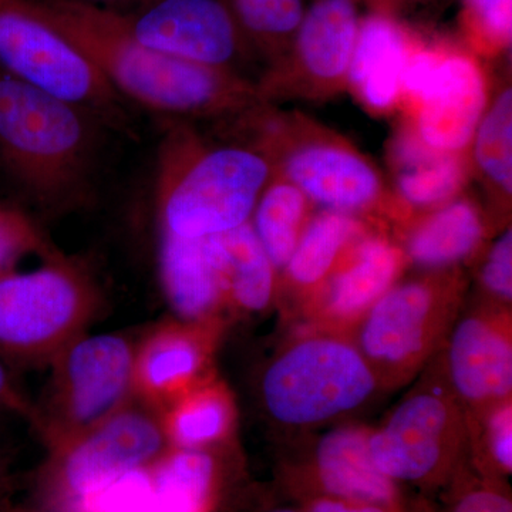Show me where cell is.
Segmentation results:
<instances>
[{"label":"cell","mask_w":512,"mask_h":512,"mask_svg":"<svg viewBox=\"0 0 512 512\" xmlns=\"http://www.w3.org/2000/svg\"><path fill=\"white\" fill-rule=\"evenodd\" d=\"M79 47L121 99L177 121L241 119L264 106L258 84L239 74L184 62L144 46L116 12L76 0H33Z\"/></svg>","instance_id":"obj_1"},{"label":"cell","mask_w":512,"mask_h":512,"mask_svg":"<svg viewBox=\"0 0 512 512\" xmlns=\"http://www.w3.org/2000/svg\"><path fill=\"white\" fill-rule=\"evenodd\" d=\"M272 175L271 160L256 144L208 143L173 121L158 150L160 232L207 239L247 224Z\"/></svg>","instance_id":"obj_2"},{"label":"cell","mask_w":512,"mask_h":512,"mask_svg":"<svg viewBox=\"0 0 512 512\" xmlns=\"http://www.w3.org/2000/svg\"><path fill=\"white\" fill-rule=\"evenodd\" d=\"M83 113L18 79H0V151L46 207L73 200L86 183L90 133Z\"/></svg>","instance_id":"obj_3"},{"label":"cell","mask_w":512,"mask_h":512,"mask_svg":"<svg viewBox=\"0 0 512 512\" xmlns=\"http://www.w3.org/2000/svg\"><path fill=\"white\" fill-rule=\"evenodd\" d=\"M256 146L281 175L320 210L357 215L389 202L382 174L345 138L301 116H266L264 106L251 113Z\"/></svg>","instance_id":"obj_4"},{"label":"cell","mask_w":512,"mask_h":512,"mask_svg":"<svg viewBox=\"0 0 512 512\" xmlns=\"http://www.w3.org/2000/svg\"><path fill=\"white\" fill-rule=\"evenodd\" d=\"M170 448L161 412L131 400L103 423L50 450L37 478L36 504L84 512L97 495L153 466Z\"/></svg>","instance_id":"obj_5"},{"label":"cell","mask_w":512,"mask_h":512,"mask_svg":"<svg viewBox=\"0 0 512 512\" xmlns=\"http://www.w3.org/2000/svg\"><path fill=\"white\" fill-rule=\"evenodd\" d=\"M99 292L83 266L56 254L28 272L0 275V359L53 360L92 320Z\"/></svg>","instance_id":"obj_6"},{"label":"cell","mask_w":512,"mask_h":512,"mask_svg":"<svg viewBox=\"0 0 512 512\" xmlns=\"http://www.w3.org/2000/svg\"><path fill=\"white\" fill-rule=\"evenodd\" d=\"M0 64L36 87L114 126H126L123 99L33 0H0Z\"/></svg>","instance_id":"obj_7"},{"label":"cell","mask_w":512,"mask_h":512,"mask_svg":"<svg viewBox=\"0 0 512 512\" xmlns=\"http://www.w3.org/2000/svg\"><path fill=\"white\" fill-rule=\"evenodd\" d=\"M136 349L120 335H82L53 357V375L32 419L50 450L76 439L131 402Z\"/></svg>","instance_id":"obj_8"},{"label":"cell","mask_w":512,"mask_h":512,"mask_svg":"<svg viewBox=\"0 0 512 512\" xmlns=\"http://www.w3.org/2000/svg\"><path fill=\"white\" fill-rule=\"evenodd\" d=\"M375 387L359 350L342 340L312 338L276 357L262 379V397L275 420L308 426L356 409Z\"/></svg>","instance_id":"obj_9"},{"label":"cell","mask_w":512,"mask_h":512,"mask_svg":"<svg viewBox=\"0 0 512 512\" xmlns=\"http://www.w3.org/2000/svg\"><path fill=\"white\" fill-rule=\"evenodd\" d=\"M116 15L150 49L244 76L238 64L249 46L227 0H147L133 12Z\"/></svg>","instance_id":"obj_10"},{"label":"cell","mask_w":512,"mask_h":512,"mask_svg":"<svg viewBox=\"0 0 512 512\" xmlns=\"http://www.w3.org/2000/svg\"><path fill=\"white\" fill-rule=\"evenodd\" d=\"M458 426L448 400L416 394L397 407L382 429L370 433V456L393 483H446L457 473Z\"/></svg>","instance_id":"obj_11"},{"label":"cell","mask_w":512,"mask_h":512,"mask_svg":"<svg viewBox=\"0 0 512 512\" xmlns=\"http://www.w3.org/2000/svg\"><path fill=\"white\" fill-rule=\"evenodd\" d=\"M356 0H315L305 10L291 57L258 82L262 97L278 94L289 82L309 96H326L348 83L350 60L360 28Z\"/></svg>","instance_id":"obj_12"},{"label":"cell","mask_w":512,"mask_h":512,"mask_svg":"<svg viewBox=\"0 0 512 512\" xmlns=\"http://www.w3.org/2000/svg\"><path fill=\"white\" fill-rule=\"evenodd\" d=\"M488 104L487 79L476 57L444 47L406 121L427 147L440 153H468Z\"/></svg>","instance_id":"obj_13"},{"label":"cell","mask_w":512,"mask_h":512,"mask_svg":"<svg viewBox=\"0 0 512 512\" xmlns=\"http://www.w3.org/2000/svg\"><path fill=\"white\" fill-rule=\"evenodd\" d=\"M444 289L439 281L393 285L367 311L360 346L372 363L384 367L414 365L439 330Z\"/></svg>","instance_id":"obj_14"},{"label":"cell","mask_w":512,"mask_h":512,"mask_svg":"<svg viewBox=\"0 0 512 512\" xmlns=\"http://www.w3.org/2000/svg\"><path fill=\"white\" fill-rule=\"evenodd\" d=\"M370 433L342 427L323 436L311 466L296 481L305 498L330 497L400 508L397 484L373 463ZM303 498V500H305Z\"/></svg>","instance_id":"obj_15"},{"label":"cell","mask_w":512,"mask_h":512,"mask_svg":"<svg viewBox=\"0 0 512 512\" xmlns=\"http://www.w3.org/2000/svg\"><path fill=\"white\" fill-rule=\"evenodd\" d=\"M414 39L393 16L375 12L360 20L348 83L367 110L387 114L399 107L404 67Z\"/></svg>","instance_id":"obj_16"},{"label":"cell","mask_w":512,"mask_h":512,"mask_svg":"<svg viewBox=\"0 0 512 512\" xmlns=\"http://www.w3.org/2000/svg\"><path fill=\"white\" fill-rule=\"evenodd\" d=\"M394 201L410 211H430L460 197L470 177L468 153H440L427 147L409 123L396 131L389 147Z\"/></svg>","instance_id":"obj_17"},{"label":"cell","mask_w":512,"mask_h":512,"mask_svg":"<svg viewBox=\"0 0 512 512\" xmlns=\"http://www.w3.org/2000/svg\"><path fill=\"white\" fill-rule=\"evenodd\" d=\"M197 323H163L148 333L134 360V393L143 402L163 410L197 386L207 359Z\"/></svg>","instance_id":"obj_18"},{"label":"cell","mask_w":512,"mask_h":512,"mask_svg":"<svg viewBox=\"0 0 512 512\" xmlns=\"http://www.w3.org/2000/svg\"><path fill=\"white\" fill-rule=\"evenodd\" d=\"M448 365L454 387L468 402H490L511 393V342L488 319L467 318L458 323Z\"/></svg>","instance_id":"obj_19"},{"label":"cell","mask_w":512,"mask_h":512,"mask_svg":"<svg viewBox=\"0 0 512 512\" xmlns=\"http://www.w3.org/2000/svg\"><path fill=\"white\" fill-rule=\"evenodd\" d=\"M348 261L330 276L325 289V311L332 318L353 319L389 291L402 272L404 251L383 237L362 235L352 245Z\"/></svg>","instance_id":"obj_20"},{"label":"cell","mask_w":512,"mask_h":512,"mask_svg":"<svg viewBox=\"0 0 512 512\" xmlns=\"http://www.w3.org/2000/svg\"><path fill=\"white\" fill-rule=\"evenodd\" d=\"M158 265L165 298L183 322L200 325L225 305L205 239L178 238L160 232Z\"/></svg>","instance_id":"obj_21"},{"label":"cell","mask_w":512,"mask_h":512,"mask_svg":"<svg viewBox=\"0 0 512 512\" xmlns=\"http://www.w3.org/2000/svg\"><path fill=\"white\" fill-rule=\"evenodd\" d=\"M484 215L467 197H457L419 218L406 239V255L427 269H443L470 258L485 238Z\"/></svg>","instance_id":"obj_22"},{"label":"cell","mask_w":512,"mask_h":512,"mask_svg":"<svg viewBox=\"0 0 512 512\" xmlns=\"http://www.w3.org/2000/svg\"><path fill=\"white\" fill-rule=\"evenodd\" d=\"M205 242L225 303L248 312L265 309L274 295L275 268L251 221Z\"/></svg>","instance_id":"obj_23"},{"label":"cell","mask_w":512,"mask_h":512,"mask_svg":"<svg viewBox=\"0 0 512 512\" xmlns=\"http://www.w3.org/2000/svg\"><path fill=\"white\" fill-rule=\"evenodd\" d=\"M160 512H210L218 467L207 450L170 448L148 467Z\"/></svg>","instance_id":"obj_24"},{"label":"cell","mask_w":512,"mask_h":512,"mask_svg":"<svg viewBox=\"0 0 512 512\" xmlns=\"http://www.w3.org/2000/svg\"><path fill=\"white\" fill-rule=\"evenodd\" d=\"M362 235L363 224L356 215L330 210L312 214L284 268L286 276L301 288L322 284Z\"/></svg>","instance_id":"obj_25"},{"label":"cell","mask_w":512,"mask_h":512,"mask_svg":"<svg viewBox=\"0 0 512 512\" xmlns=\"http://www.w3.org/2000/svg\"><path fill=\"white\" fill-rule=\"evenodd\" d=\"M312 207L308 197L281 175H272L266 184L251 225L275 271H284L311 218Z\"/></svg>","instance_id":"obj_26"},{"label":"cell","mask_w":512,"mask_h":512,"mask_svg":"<svg viewBox=\"0 0 512 512\" xmlns=\"http://www.w3.org/2000/svg\"><path fill=\"white\" fill-rule=\"evenodd\" d=\"M171 448L207 450L228 433L232 406L218 384L198 383L161 410Z\"/></svg>","instance_id":"obj_27"},{"label":"cell","mask_w":512,"mask_h":512,"mask_svg":"<svg viewBox=\"0 0 512 512\" xmlns=\"http://www.w3.org/2000/svg\"><path fill=\"white\" fill-rule=\"evenodd\" d=\"M471 167L485 185L510 201L512 194V90L505 86L490 100L468 148Z\"/></svg>","instance_id":"obj_28"},{"label":"cell","mask_w":512,"mask_h":512,"mask_svg":"<svg viewBox=\"0 0 512 512\" xmlns=\"http://www.w3.org/2000/svg\"><path fill=\"white\" fill-rule=\"evenodd\" d=\"M249 47L279 66L291 50L293 37L305 15L303 0H227Z\"/></svg>","instance_id":"obj_29"},{"label":"cell","mask_w":512,"mask_h":512,"mask_svg":"<svg viewBox=\"0 0 512 512\" xmlns=\"http://www.w3.org/2000/svg\"><path fill=\"white\" fill-rule=\"evenodd\" d=\"M464 25L477 52L498 55L511 45L512 0H464Z\"/></svg>","instance_id":"obj_30"},{"label":"cell","mask_w":512,"mask_h":512,"mask_svg":"<svg viewBox=\"0 0 512 512\" xmlns=\"http://www.w3.org/2000/svg\"><path fill=\"white\" fill-rule=\"evenodd\" d=\"M29 254L47 258L56 252L25 212L0 204V275L12 271V266Z\"/></svg>","instance_id":"obj_31"},{"label":"cell","mask_w":512,"mask_h":512,"mask_svg":"<svg viewBox=\"0 0 512 512\" xmlns=\"http://www.w3.org/2000/svg\"><path fill=\"white\" fill-rule=\"evenodd\" d=\"M456 481L448 512H512L511 495L495 478H467Z\"/></svg>","instance_id":"obj_32"},{"label":"cell","mask_w":512,"mask_h":512,"mask_svg":"<svg viewBox=\"0 0 512 512\" xmlns=\"http://www.w3.org/2000/svg\"><path fill=\"white\" fill-rule=\"evenodd\" d=\"M481 282L494 296L511 301L512 296V231L505 229L495 241L481 269Z\"/></svg>","instance_id":"obj_33"},{"label":"cell","mask_w":512,"mask_h":512,"mask_svg":"<svg viewBox=\"0 0 512 512\" xmlns=\"http://www.w3.org/2000/svg\"><path fill=\"white\" fill-rule=\"evenodd\" d=\"M512 412L510 404H503L493 414L488 426V456L490 470L487 477L507 476L512 471Z\"/></svg>","instance_id":"obj_34"},{"label":"cell","mask_w":512,"mask_h":512,"mask_svg":"<svg viewBox=\"0 0 512 512\" xmlns=\"http://www.w3.org/2000/svg\"><path fill=\"white\" fill-rule=\"evenodd\" d=\"M305 512H403L402 508L384 507L379 504L357 503L330 497H311L301 505Z\"/></svg>","instance_id":"obj_35"},{"label":"cell","mask_w":512,"mask_h":512,"mask_svg":"<svg viewBox=\"0 0 512 512\" xmlns=\"http://www.w3.org/2000/svg\"><path fill=\"white\" fill-rule=\"evenodd\" d=\"M16 413L32 419L33 407L20 393L8 366L0 359V413Z\"/></svg>","instance_id":"obj_36"},{"label":"cell","mask_w":512,"mask_h":512,"mask_svg":"<svg viewBox=\"0 0 512 512\" xmlns=\"http://www.w3.org/2000/svg\"><path fill=\"white\" fill-rule=\"evenodd\" d=\"M76 2L86 3V5L96 6V8L114 10L119 12L120 8L127 5H141L147 0H76Z\"/></svg>","instance_id":"obj_37"},{"label":"cell","mask_w":512,"mask_h":512,"mask_svg":"<svg viewBox=\"0 0 512 512\" xmlns=\"http://www.w3.org/2000/svg\"><path fill=\"white\" fill-rule=\"evenodd\" d=\"M6 490H8V473H6L5 464H3L2 457H0V501L3 500Z\"/></svg>","instance_id":"obj_38"},{"label":"cell","mask_w":512,"mask_h":512,"mask_svg":"<svg viewBox=\"0 0 512 512\" xmlns=\"http://www.w3.org/2000/svg\"><path fill=\"white\" fill-rule=\"evenodd\" d=\"M8 512H64V511L55 510V508L45 507V505L35 504V505H33V507L13 508V510H9Z\"/></svg>","instance_id":"obj_39"},{"label":"cell","mask_w":512,"mask_h":512,"mask_svg":"<svg viewBox=\"0 0 512 512\" xmlns=\"http://www.w3.org/2000/svg\"><path fill=\"white\" fill-rule=\"evenodd\" d=\"M259 512H305L302 507H292V505H278V507L266 508Z\"/></svg>","instance_id":"obj_40"}]
</instances>
